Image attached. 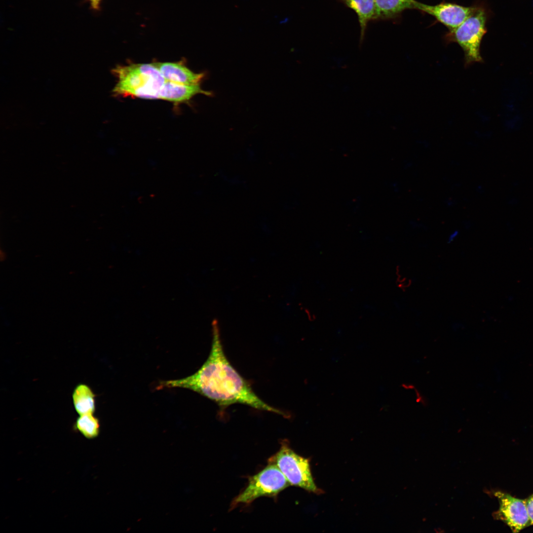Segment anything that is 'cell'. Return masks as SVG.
<instances>
[{
    "label": "cell",
    "mask_w": 533,
    "mask_h": 533,
    "mask_svg": "<svg viewBox=\"0 0 533 533\" xmlns=\"http://www.w3.org/2000/svg\"><path fill=\"white\" fill-rule=\"evenodd\" d=\"M376 20L391 19L398 17L404 10L414 9L415 0H375Z\"/></svg>",
    "instance_id": "obj_11"
},
{
    "label": "cell",
    "mask_w": 533,
    "mask_h": 533,
    "mask_svg": "<svg viewBox=\"0 0 533 533\" xmlns=\"http://www.w3.org/2000/svg\"><path fill=\"white\" fill-rule=\"evenodd\" d=\"M95 394L91 388L84 383H79L72 393L73 404L79 415L89 414L95 411Z\"/></svg>",
    "instance_id": "obj_12"
},
{
    "label": "cell",
    "mask_w": 533,
    "mask_h": 533,
    "mask_svg": "<svg viewBox=\"0 0 533 533\" xmlns=\"http://www.w3.org/2000/svg\"><path fill=\"white\" fill-rule=\"evenodd\" d=\"M112 72L117 79L114 95L144 99H159V92L166 79L152 64H131L118 66Z\"/></svg>",
    "instance_id": "obj_2"
},
{
    "label": "cell",
    "mask_w": 533,
    "mask_h": 533,
    "mask_svg": "<svg viewBox=\"0 0 533 533\" xmlns=\"http://www.w3.org/2000/svg\"><path fill=\"white\" fill-rule=\"evenodd\" d=\"M476 6H464L443 2L436 5L425 4L416 0L414 9L427 13L447 27L449 31L461 25L474 12Z\"/></svg>",
    "instance_id": "obj_7"
},
{
    "label": "cell",
    "mask_w": 533,
    "mask_h": 533,
    "mask_svg": "<svg viewBox=\"0 0 533 533\" xmlns=\"http://www.w3.org/2000/svg\"><path fill=\"white\" fill-rule=\"evenodd\" d=\"M486 14L484 9L476 7L471 15L456 29L449 31L447 39L457 42L464 54V65L468 67L482 61L481 42L486 33Z\"/></svg>",
    "instance_id": "obj_3"
},
{
    "label": "cell",
    "mask_w": 533,
    "mask_h": 533,
    "mask_svg": "<svg viewBox=\"0 0 533 533\" xmlns=\"http://www.w3.org/2000/svg\"><path fill=\"white\" fill-rule=\"evenodd\" d=\"M446 204L449 207L453 206L455 205V201L453 199L449 198L447 199Z\"/></svg>",
    "instance_id": "obj_17"
},
{
    "label": "cell",
    "mask_w": 533,
    "mask_h": 533,
    "mask_svg": "<svg viewBox=\"0 0 533 533\" xmlns=\"http://www.w3.org/2000/svg\"><path fill=\"white\" fill-rule=\"evenodd\" d=\"M74 427L84 437L91 439L98 436L100 431L99 419L92 414L79 415Z\"/></svg>",
    "instance_id": "obj_13"
},
{
    "label": "cell",
    "mask_w": 533,
    "mask_h": 533,
    "mask_svg": "<svg viewBox=\"0 0 533 533\" xmlns=\"http://www.w3.org/2000/svg\"><path fill=\"white\" fill-rule=\"evenodd\" d=\"M459 235V231L457 230H455L452 231L449 235L447 242L449 243H451L455 241Z\"/></svg>",
    "instance_id": "obj_15"
},
{
    "label": "cell",
    "mask_w": 533,
    "mask_h": 533,
    "mask_svg": "<svg viewBox=\"0 0 533 533\" xmlns=\"http://www.w3.org/2000/svg\"><path fill=\"white\" fill-rule=\"evenodd\" d=\"M289 486L277 466L268 462L265 468L249 478L247 487L232 501L230 509L240 504H249L260 497L276 496Z\"/></svg>",
    "instance_id": "obj_4"
},
{
    "label": "cell",
    "mask_w": 533,
    "mask_h": 533,
    "mask_svg": "<svg viewBox=\"0 0 533 533\" xmlns=\"http://www.w3.org/2000/svg\"><path fill=\"white\" fill-rule=\"evenodd\" d=\"M527 512L531 525H533V494L526 500Z\"/></svg>",
    "instance_id": "obj_14"
},
{
    "label": "cell",
    "mask_w": 533,
    "mask_h": 533,
    "mask_svg": "<svg viewBox=\"0 0 533 533\" xmlns=\"http://www.w3.org/2000/svg\"><path fill=\"white\" fill-rule=\"evenodd\" d=\"M357 14L360 27V43L364 39L368 23L376 20L375 0H340Z\"/></svg>",
    "instance_id": "obj_10"
},
{
    "label": "cell",
    "mask_w": 533,
    "mask_h": 533,
    "mask_svg": "<svg viewBox=\"0 0 533 533\" xmlns=\"http://www.w3.org/2000/svg\"><path fill=\"white\" fill-rule=\"evenodd\" d=\"M91 5V7L94 9H98L99 8V5L102 0H88Z\"/></svg>",
    "instance_id": "obj_16"
},
{
    "label": "cell",
    "mask_w": 533,
    "mask_h": 533,
    "mask_svg": "<svg viewBox=\"0 0 533 533\" xmlns=\"http://www.w3.org/2000/svg\"><path fill=\"white\" fill-rule=\"evenodd\" d=\"M268 462L277 466L290 485L308 492L320 493V490L314 482L308 459L296 454L287 442L281 443L279 450L268 459Z\"/></svg>",
    "instance_id": "obj_5"
},
{
    "label": "cell",
    "mask_w": 533,
    "mask_h": 533,
    "mask_svg": "<svg viewBox=\"0 0 533 533\" xmlns=\"http://www.w3.org/2000/svg\"><path fill=\"white\" fill-rule=\"evenodd\" d=\"M166 80L184 84H197L204 76V73H195L182 62L152 63Z\"/></svg>",
    "instance_id": "obj_8"
},
{
    "label": "cell",
    "mask_w": 533,
    "mask_h": 533,
    "mask_svg": "<svg viewBox=\"0 0 533 533\" xmlns=\"http://www.w3.org/2000/svg\"><path fill=\"white\" fill-rule=\"evenodd\" d=\"M198 94L212 95V92L202 89L199 84H184L166 80L160 91L159 99L175 103L184 102Z\"/></svg>",
    "instance_id": "obj_9"
},
{
    "label": "cell",
    "mask_w": 533,
    "mask_h": 533,
    "mask_svg": "<svg viewBox=\"0 0 533 533\" xmlns=\"http://www.w3.org/2000/svg\"><path fill=\"white\" fill-rule=\"evenodd\" d=\"M212 325L210 352L200 368L185 378L162 381L158 388L181 387L192 390L213 401L221 411L231 405L240 404L259 411L290 418V413L267 404L255 393L249 382L227 358L221 340L218 321L214 319Z\"/></svg>",
    "instance_id": "obj_1"
},
{
    "label": "cell",
    "mask_w": 533,
    "mask_h": 533,
    "mask_svg": "<svg viewBox=\"0 0 533 533\" xmlns=\"http://www.w3.org/2000/svg\"><path fill=\"white\" fill-rule=\"evenodd\" d=\"M495 495L499 502L498 510L495 517L503 521L514 533L531 525L526 500L515 498L502 492H496Z\"/></svg>",
    "instance_id": "obj_6"
}]
</instances>
